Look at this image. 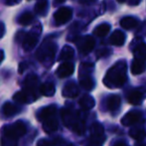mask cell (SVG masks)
Masks as SVG:
<instances>
[{
    "label": "cell",
    "mask_w": 146,
    "mask_h": 146,
    "mask_svg": "<svg viewBox=\"0 0 146 146\" xmlns=\"http://www.w3.org/2000/svg\"><path fill=\"white\" fill-rule=\"evenodd\" d=\"M127 65L124 61H118L106 73L104 84L110 88L122 87L127 80Z\"/></svg>",
    "instance_id": "cell-1"
},
{
    "label": "cell",
    "mask_w": 146,
    "mask_h": 146,
    "mask_svg": "<svg viewBox=\"0 0 146 146\" xmlns=\"http://www.w3.org/2000/svg\"><path fill=\"white\" fill-rule=\"evenodd\" d=\"M27 131L26 124L22 120L2 127L1 146H17V141Z\"/></svg>",
    "instance_id": "cell-2"
},
{
    "label": "cell",
    "mask_w": 146,
    "mask_h": 146,
    "mask_svg": "<svg viewBox=\"0 0 146 146\" xmlns=\"http://www.w3.org/2000/svg\"><path fill=\"white\" fill-rule=\"evenodd\" d=\"M57 108L54 106L44 108L37 113V117L43 123V128L45 132L52 133L58 129L59 123L56 118Z\"/></svg>",
    "instance_id": "cell-3"
},
{
    "label": "cell",
    "mask_w": 146,
    "mask_h": 146,
    "mask_svg": "<svg viewBox=\"0 0 146 146\" xmlns=\"http://www.w3.org/2000/svg\"><path fill=\"white\" fill-rule=\"evenodd\" d=\"M56 51H57L56 43L47 39L39 47L38 51L36 53V57L43 65H45L46 67H50L53 64V62H54Z\"/></svg>",
    "instance_id": "cell-4"
},
{
    "label": "cell",
    "mask_w": 146,
    "mask_h": 146,
    "mask_svg": "<svg viewBox=\"0 0 146 146\" xmlns=\"http://www.w3.org/2000/svg\"><path fill=\"white\" fill-rule=\"evenodd\" d=\"M62 118H63V121L66 126L71 127L76 133H78V134H83L84 133V131H85L84 122L77 114L73 113L68 110H64L62 111Z\"/></svg>",
    "instance_id": "cell-5"
},
{
    "label": "cell",
    "mask_w": 146,
    "mask_h": 146,
    "mask_svg": "<svg viewBox=\"0 0 146 146\" xmlns=\"http://www.w3.org/2000/svg\"><path fill=\"white\" fill-rule=\"evenodd\" d=\"M38 78L35 75H29L24 82V90L28 98V102H33L38 98L37 96V86H38Z\"/></svg>",
    "instance_id": "cell-6"
},
{
    "label": "cell",
    "mask_w": 146,
    "mask_h": 146,
    "mask_svg": "<svg viewBox=\"0 0 146 146\" xmlns=\"http://www.w3.org/2000/svg\"><path fill=\"white\" fill-rule=\"evenodd\" d=\"M41 32H42V26H41L40 23H38L32 28V31L30 33H27L23 43H22V46H23L24 50L31 51L32 49L35 48V46L38 43V39Z\"/></svg>",
    "instance_id": "cell-7"
},
{
    "label": "cell",
    "mask_w": 146,
    "mask_h": 146,
    "mask_svg": "<svg viewBox=\"0 0 146 146\" xmlns=\"http://www.w3.org/2000/svg\"><path fill=\"white\" fill-rule=\"evenodd\" d=\"M73 17V10L69 7H61L55 12L54 19L57 25H63L69 22Z\"/></svg>",
    "instance_id": "cell-8"
},
{
    "label": "cell",
    "mask_w": 146,
    "mask_h": 146,
    "mask_svg": "<svg viewBox=\"0 0 146 146\" xmlns=\"http://www.w3.org/2000/svg\"><path fill=\"white\" fill-rule=\"evenodd\" d=\"M77 45L80 52L84 55H87L94 48L96 41L92 36H84L79 38V40L77 41Z\"/></svg>",
    "instance_id": "cell-9"
},
{
    "label": "cell",
    "mask_w": 146,
    "mask_h": 146,
    "mask_svg": "<svg viewBox=\"0 0 146 146\" xmlns=\"http://www.w3.org/2000/svg\"><path fill=\"white\" fill-rule=\"evenodd\" d=\"M146 98V88H136L129 92L127 100L128 102L134 106H138Z\"/></svg>",
    "instance_id": "cell-10"
},
{
    "label": "cell",
    "mask_w": 146,
    "mask_h": 146,
    "mask_svg": "<svg viewBox=\"0 0 146 146\" xmlns=\"http://www.w3.org/2000/svg\"><path fill=\"white\" fill-rule=\"evenodd\" d=\"M141 112L136 111V110H131L128 111L124 116L121 118V123L124 126H130V125L135 124L136 122H138L141 118Z\"/></svg>",
    "instance_id": "cell-11"
},
{
    "label": "cell",
    "mask_w": 146,
    "mask_h": 146,
    "mask_svg": "<svg viewBox=\"0 0 146 146\" xmlns=\"http://www.w3.org/2000/svg\"><path fill=\"white\" fill-rule=\"evenodd\" d=\"M75 71V66L73 63H70V62H65V63L61 64L59 66V68L57 69V76L61 79L63 78L70 77L72 74Z\"/></svg>",
    "instance_id": "cell-12"
},
{
    "label": "cell",
    "mask_w": 146,
    "mask_h": 146,
    "mask_svg": "<svg viewBox=\"0 0 146 146\" xmlns=\"http://www.w3.org/2000/svg\"><path fill=\"white\" fill-rule=\"evenodd\" d=\"M90 135H92V139L90 140L94 141H100V142H104V127L100 123H94L90 128Z\"/></svg>",
    "instance_id": "cell-13"
},
{
    "label": "cell",
    "mask_w": 146,
    "mask_h": 146,
    "mask_svg": "<svg viewBox=\"0 0 146 146\" xmlns=\"http://www.w3.org/2000/svg\"><path fill=\"white\" fill-rule=\"evenodd\" d=\"M80 90L75 83H69L63 88V96L66 98H76L79 94Z\"/></svg>",
    "instance_id": "cell-14"
},
{
    "label": "cell",
    "mask_w": 146,
    "mask_h": 146,
    "mask_svg": "<svg viewBox=\"0 0 146 146\" xmlns=\"http://www.w3.org/2000/svg\"><path fill=\"white\" fill-rule=\"evenodd\" d=\"M125 42V35L120 30H115L110 38V43L114 46H122Z\"/></svg>",
    "instance_id": "cell-15"
},
{
    "label": "cell",
    "mask_w": 146,
    "mask_h": 146,
    "mask_svg": "<svg viewBox=\"0 0 146 146\" xmlns=\"http://www.w3.org/2000/svg\"><path fill=\"white\" fill-rule=\"evenodd\" d=\"M20 111V108L16 104H13L11 102H6L2 108V113L6 117H11L15 114H17Z\"/></svg>",
    "instance_id": "cell-16"
},
{
    "label": "cell",
    "mask_w": 146,
    "mask_h": 146,
    "mask_svg": "<svg viewBox=\"0 0 146 146\" xmlns=\"http://www.w3.org/2000/svg\"><path fill=\"white\" fill-rule=\"evenodd\" d=\"M121 100L118 96L114 94V96H110V98L106 100V108L110 111H116L120 106Z\"/></svg>",
    "instance_id": "cell-17"
},
{
    "label": "cell",
    "mask_w": 146,
    "mask_h": 146,
    "mask_svg": "<svg viewBox=\"0 0 146 146\" xmlns=\"http://www.w3.org/2000/svg\"><path fill=\"white\" fill-rule=\"evenodd\" d=\"M133 55H134V59L145 61V59H146V44L145 43H142V42L138 43V44L133 48Z\"/></svg>",
    "instance_id": "cell-18"
},
{
    "label": "cell",
    "mask_w": 146,
    "mask_h": 146,
    "mask_svg": "<svg viewBox=\"0 0 146 146\" xmlns=\"http://www.w3.org/2000/svg\"><path fill=\"white\" fill-rule=\"evenodd\" d=\"M120 26L124 29L130 30L135 28L137 25H138V20L134 17H130V16H127V17H123L122 19L120 20Z\"/></svg>",
    "instance_id": "cell-19"
},
{
    "label": "cell",
    "mask_w": 146,
    "mask_h": 146,
    "mask_svg": "<svg viewBox=\"0 0 146 146\" xmlns=\"http://www.w3.org/2000/svg\"><path fill=\"white\" fill-rule=\"evenodd\" d=\"M145 70V62L143 60L134 59L131 64V73L133 75H140Z\"/></svg>",
    "instance_id": "cell-20"
},
{
    "label": "cell",
    "mask_w": 146,
    "mask_h": 146,
    "mask_svg": "<svg viewBox=\"0 0 146 146\" xmlns=\"http://www.w3.org/2000/svg\"><path fill=\"white\" fill-rule=\"evenodd\" d=\"M74 55H75V51H74V49L72 48L71 46H65L63 49H62L61 51V54H60L59 56V61H69V60H71L72 58L74 57Z\"/></svg>",
    "instance_id": "cell-21"
},
{
    "label": "cell",
    "mask_w": 146,
    "mask_h": 146,
    "mask_svg": "<svg viewBox=\"0 0 146 146\" xmlns=\"http://www.w3.org/2000/svg\"><path fill=\"white\" fill-rule=\"evenodd\" d=\"M56 92V88H55V85L51 82H48V83L43 84L40 87V92L43 94V96H52L53 94Z\"/></svg>",
    "instance_id": "cell-22"
},
{
    "label": "cell",
    "mask_w": 146,
    "mask_h": 146,
    "mask_svg": "<svg viewBox=\"0 0 146 146\" xmlns=\"http://www.w3.org/2000/svg\"><path fill=\"white\" fill-rule=\"evenodd\" d=\"M79 104L84 110H88L94 108L96 102H94V100L90 96H85L80 100Z\"/></svg>",
    "instance_id": "cell-23"
},
{
    "label": "cell",
    "mask_w": 146,
    "mask_h": 146,
    "mask_svg": "<svg viewBox=\"0 0 146 146\" xmlns=\"http://www.w3.org/2000/svg\"><path fill=\"white\" fill-rule=\"evenodd\" d=\"M34 21V15H33L31 12H24V13H22L21 15L19 16V17L17 18V22L19 24H21V25H29L31 24L32 22Z\"/></svg>",
    "instance_id": "cell-24"
},
{
    "label": "cell",
    "mask_w": 146,
    "mask_h": 146,
    "mask_svg": "<svg viewBox=\"0 0 146 146\" xmlns=\"http://www.w3.org/2000/svg\"><path fill=\"white\" fill-rule=\"evenodd\" d=\"M80 84L86 90H90L94 88V80L92 79L90 75H83L81 76V80H80Z\"/></svg>",
    "instance_id": "cell-25"
},
{
    "label": "cell",
    "mask_w": 146,
    "mask_h": 146,
    "mask_svg": "<svg viewBox=\"0 0 146 146\" xmlns=\"http://www.w3.org/2000/svg\"><path fill=\"white\" fill-rule=\"evenodd\" d=\"M110 30V25L108 23H102L100 25H98V27L94 29V35H96L98 37H104L106 35H108V33Z\"/></svg>",
    "instance_id": "cell-26"
},
{
    "label": "cell",
    "mask_w": 146,
    "mask_h": 146,
    "mask_svg": "<svg viewBox=\"0 0 146 146\" xmlns=\"http://www.w3.org/2000/svg\"><path fill=\"white\" fill-rule=\"evenodd\" d=\"M35 11L40 15H45L48 11V0H40L35 6Z\"/></svg>",
    "instance_id": "cell-27"
},
{
    "label": "cell",
    "mask_w": 146,
    "mask_h": 146,
    "mask_svg": "<svg viewBox=\"0 0 146 146\" xmlns=\"http://www.w3.org/2000/svg\"><path fill=\"white\" fill-rule=\"evenodd\" d=\"M129 135H130L133 139H135V140L141 141V140L144 139L146 132L141 128H133L129 131Z\"/></svg>",
    "instance_id": "cell-28"
},
{
    "label": "cell",
    "mask_w": 146,
    "mask_h": 146,
    "mask_svg": "<svg viewBox=\"0 0 146 146\" xmlns=\"http://www.w3.org/2000/svg\"><path fill=\"white\" fill-rule=\"evenodd\" d=\"M13 98H14V100H15V102H20V104H27V102H28L27 96H26V94L23 92V90L16 92V94H14Z\"/></svg>",
    "instance_id": "cell-29"
},
{
    "label": "cell",
    "mask_w": 146,
    "mask_h": 146,
    "mask_svg": "<svg viewBox=\"0 0 146 146\" xmlns=\"http://www.w3.org/2000/svg\"><path fill=\"white\" fill-rule=\"evenodd\" d=\"M26 35H27V33L24 32V31H19V32H17V34L15 35V40L17 43H23L24 39H25Z\"/></svg>",
    "instance_id": "cell-30"
},
{
    "label": "cell",
    "mask_w": 146,
    "mask_h": 146,
    "mask_svg": "<svg viewBox=\"0 0 146 146\" xmlns=\"http://www.w3.org/2000/svg\"><path fill=\"white\" fill-rule=\"evenodd\" d=\"M37 146H51V144H50L49 141L46 140V139H41V140L38 141Z\"/></svg>",
    "instance_id": "cell-31"
},
{
    "label": "cell",
    "mask_w": 146,
    "mask_h": 146,
    "mask_svg": "<svg viewBox=\"0 0 146 146\" xmlns=\"http://www.w3.org/2000/svg\"><path fill=\"white\" fill-rule=\"evenodd\" d=\"M21 2V0H6V4L9 6L16 5V4H19Z\"/></svg>",
    "instance_id": "cell-32"
},
{
    "label": "cell",
    "mask_w": 146,
    "mask_h": 146,
    "mask_svg": "<svg viewBox=\"0 0 146 146\" xmlns=\"http://www.w3.org/2000/svg\"><path fill=\"white\" fill-rule=\"evenodd\" d=\"M4 34H5V25H4V23L1 22L0 23V39L4 36Z\"/></svg>",
    "instance_id": "cell-33"
},
{
    "label": "cell",
    "mask_w": 146,
    "mask_h": 146,
    "mask_svg": "<svg viewBox=\"0 0 146 146\" xmlns=\"http://www.w3.org/2000/svg\"><path fill=\"white\" fill-rule=\"evenodd\" d=\"M141 0H127V3L130 6H136L140 3Z\"/></svg>",
    "instance_id": "cell-34"
},
{
    "label": "cell",
    "mask_w": 146,
    "mask_h": 146,
    "mask_svg": "<svg viewBox=\"0 0 146 146\" xmlns=\"http://www.w3.org/2000/svg\"><path fill=\"white\" fill-rule=\"evenodd\" d=\"M26 67H27V64H26V63H22V64H20V66H19V73H20V74L23 73L24 70L26 69Z\"/></svg>",
    "instance_id": "cell-35"
},
{
    "label": "cell",
    "mask_w": 146,
    "mask_h": 146,
    "mask_svg": "<svg viewBox=\"0 0 146 146\" xmlns=\"http://www.w3.org/2000/svg\"><path fill=\"white\" fill-rule=\"evenodd\" d=\"M102 142H98V141H94V140H90V144L88 146H102Z\"/></svg>",
    "instance_id": "cell-36"
},
{
    "label": "cell",
    "mask_w": 146,
    "mask_h": 146,
    "mask_svg": "<svg viewBox=\"0 0 146 146\" xmlns=\"http://www.w3.org/2000/svg\"><path fill=\"white\" fill-rule=\"evenodd\" d=\"M4 60V52L2 50H0V63Z\"/></svg>",
    "instance_id": "cell-37"
},
{
    "label": "cell",
    "mask_w": 146,
    "mask_h": 146,
    "mask_svg": "<svg viewBox=\"0 0 146 146\" xmlns=\"http://www.w3.org/2000/svg\"><path fill=\"white\" fill-rule=\"evenodd\" d=\"M114 146H127V144L124 142H117Z\"/></svg>",
    "instance_id": "cell-38"
},
{
    "label": "cell",
    "mask_w": 146,
    "mask_h": 146,
    "mask_svg": "<svg viewBox=\"0 0 146 146\" xmlns=\"http://www.w3.org/2000/svg\"><path fill=\"white\" fill-rule=\"evenodd\" d=\"M90 1H92V0H80V2H81V3H85V4L90 3Z\"/></svg>",
    "instance_id": "cell-39"
},
{
    "label": "cell",
    "mask_w": 146,
    "mask_h": 146,
    "mask_svg": "<svg viewBox=\"0 0 146 146\" xmlns=\"http://www.w3.org/2000/svg\"><path fill=\"white\" fill-rule=\"evenodd\" d=\"M55 1H56V3L60 4V3H63V2H65L66 0H55Z\"/></svg>",
    "instance_id": "cell-40"
},
{
    "label": "cell",
    "mask_w": 146,
    "mask_h": 146,
    "mask_svg": "<svg viewBox=\"0 0 146 146\" xmlns=\"http://www.w3.org/2000/svg\"><path fill=\"white\" fill-rule=\"evenodd\" d=\"M125 1H127V0H117V2H119V3H123Z\"/></svg>",
    "instance_id": "cell-41"
},
{
    "label": "cell",
    "mask_w": 146,
    "mask_h": 146,
    "mask_svg": "<svg viewBox=\"0 0 146 146\" xmlns=\"http://www.w3.org/2000/svg\"><path fill=\"white\" fill-rule=\"evenodd\" d=\"M70 146H71V145H70Z\"/></svg>",
    "instance_id": "cell-42"
}]
</instances>
